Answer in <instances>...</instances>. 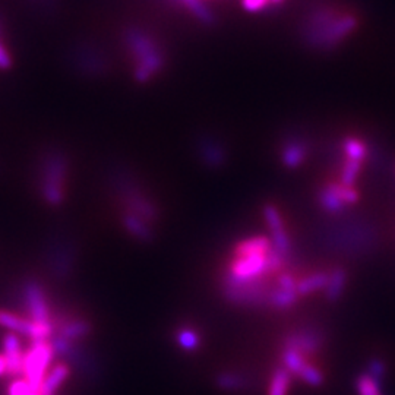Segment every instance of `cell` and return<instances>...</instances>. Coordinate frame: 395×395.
<instances>
[{
    "label": "cell",
    "mask_w": 395,
    "mask_h": 395,
    "mask_svg": "<svg viewBox=\"0 0 395 395\" xmlns=\"http://www.w3.org/2000/svg\"><path fill=\"white\" fill-rule=\"evenodd\" d=\"M357 26V20L350 13L316 10L306 26V40L316 47L330 49L344 40Z\"/></svg>",
    "instance_id": "cell-1"
},
{
    "label": "cell",
    "mask_w": 395,
    "mask_h": 395,
    "mask_svg": "<svg viewBox=\"0 0 395 395\" xmlns=\"http://www.w3.org/2000/svg\"><path fill=\"white\" fill-rule=\"evenodd\" d=\"M54 350L47 341H33V346L24 355V379L40 391L44 378L50 371Z\"/></svg>",
    "instance_id": "cell-2"
},
{
    "label": "cell",
    "mask_w": 395,
    "mask_h": 395,
    "mask_svg": "<svg viewBox=\"0 0 395 395\" xmlns=\"http://www.w3.org/2000/svg\"><path fill=\"white\" fill-rule=\"evenodd\" d=\"M0 325L12 332L22 334L33 341H47L52 336L50 322H34L9 312H0Z\"/></svg>",
    "instance_id": "cell-3"
},
{
    "label": "cell",
    "mask_w": 395,
    "mask_h": 395,
    "mask_svg": "<svg viewBox=\"0 0 395 395\" xmlns=\"http://www.w3.org/2000/svg\"><path fill=\"white\" fill-rule=\"evenodd\" d=\"M65 164L61 158H53L47 164V174L44 179V195L50 203H59L62 201V182H63Z\"/></svg>",
    "instance_id": "cell-4"
},
{
    "label": "cell",
    "mask_w": 395,
    "mask_h": 395,
    "mask_svg": "<svg viewBox=\"0 0 395 395\" xmlns=\"http://www.w3.org/2000/svg\"><path fill=\"white\" fill-rule=\"evenodd\" d=\"M25 304L34 322H49V306L38 284L31 283L25 287Z\"/></svg>",
    "instance_id": "cell-5"
},
{
    "label": "cell",
    "mask_w": 395,
    "mask_h": 395,
    "mask_svg": "<svg viewBox=\"0 0 395 395\" xmlns=\"http://www.w3.org/2000/svg\"><path fill=\"white\" fill-rule=\"evenodd\" d=\"M5 347V359L8 363V373L21 375L24 371V351L21 347V341L15 334H8L3 340Z\"/></svg>",
    "instance_id": "cell-6"
},
{
    "label": "cell",
    "mask_w": 395,
    "mask_h": 395,
    "mask_svg": "<svg viewBox=\"0 0 395 395\" xmlns=\"http://www.w3.org/2000/svg\"><path fill=\"white\" fill-rule=\"evenodd\" d=\"M69 376V368L66 364H57L52 368L46 378H44L42 384L40 387L41 395H54L56 391L62 387V384Z\"/></svg>",
    "instance_id": "cell-7"
},
{
    "label": "cell",
    "mask_w": 395,
    "mask_h": 395,
    "mask_svg": "<svg viewBox=\"0 0 395 395\" xmlns=\"http://www.w3.org/2000/svg\"><path fill=\"white\" fill-rule=\"evenodd\" d=\"M328 281H330L328 272H315V274L307 275L297 281V295L306 296L319 288H327Z\"/></svg>",
    "instance_id": "cell-8"
},
{
    "label": "cell",
    "mask_w": 395,
    "mask_h": 395,
    "mask_svg": "<svg viewBox=\"0 0 395 395\" xmlns=\"http://www.w3.org/2000/svg\"><path fill=\"white\" fill-rule=\"evenodd\" d=\"M344 286H346V274L340 270H336L330 275V281L327 286V297L330 300L339 299L341 291L344 290Z\"/></svg>",
    "instance_id": "cell-9"
},
{
    "label": "cell",
    "mask_w": 395,
    "mask_h": 395,
    "mask_svg": "<svg viewBox=\"0 0 395 395\" xmlns=\"http://www.w3.org/2000/svg\"><path fill=\"white\" fill-rule=\"evenodd\" d=\"M288 388H290V378L287 372L277 371L271 378L268 395H287Z\"/></svg>",
    "instance_id": "cell-10"
},
{
    "label": "cell",
    "mask_w": 395,
    "mask_h": 395,
    "mask_svg": "<svg viewBox=\"0 0 395 395\" xmlns=\"http://www.w3.org/2000/svg\"><path fill=\"white\" fill-rule=\"evenodd\" d=\"M88 331H90V327H88L86 322L73 320L62 328V335L66 340H77L81 339V336H84L85 334H88Z\"/></svg>",
    "instance_id": "cell-11"
},
{
    "label": "cell",
    "mask_w": 395,
    "mask_h": 395,
    "mask_svg": "<svg viewBox=\"0 0 395 395\" xmlns=\"http://www.w3.org/2000/svg\"><path fill=\"white\" fill-rule=\"evenodd\" d=\"M125 226L132 234H134V236H137L139 239H150L151 238V231L144 226V223L141 222V218H138L135 215H127L125 218Z\"/></svg>",
    "instance_id": "cell-12"
},
{
    "label": "cell",
    "mask_w": 395,
    "mask_h": 395,
    "mask_svg": "<svg viewBox=\"0 0 395 395\" xmlns=\"http://www.w3.org/2000/svg\"><path fill=\"white\" fill-rule=\"evenodd\" d=\"M182 2L192 10L196 17L205 22V24H211L212 22V13L210 9L205 8V5L201 2V0H182Z\"/></svg>",
    "instance_id": "cell-13"
},
{
    "label": "cell",
    "mask_w": 395,
    "mask_h": 395,
    "mask_svg": "<svg viewBox=\"0 0 395 395\" xmlns=\"http://www.w3.org/2000/svg\"><path fill=\"white\" fill-rule=\"evenodd\" d=\"M344 151L347 154V158L350 160H356V161H362L366 155V148H364V145L357 141V139H347L344 142Z\"/></svg>",
    "instance_id": "cell-14"
},
{
    "label": "cell",
    "mask_w": 395,
    "mask_h": 395,
    "mask_svg": "<svg viewBox=\"0 0 395 395\" xmlns=\"http://www.w3.org/2000/svg\"><path fill=\"white\" fill-rule=\"evenodd\" d=\"M178 343L180 344V347H183L185 350H194L199 346V336L195 331L192 330H189V328H185V330H180L178 332Z\"/></svg>",
    "instance_id": "cell-15"
},
{
    "label": "cell",
    "mask_w": 395,
    "mask_h": 395,
    "mask_svg": "<svg viewBox=\"0 0 395 395\" xmlns=\"http://www.w3.org/2000/svg\"><path fill=\"white\" fill-rule=\"evenodd\" d=\"M9 395H41V392L34 388L25 379H17L9 385Z\"/></svg>",
    "instance_id": "cell-16"
},
{
    "label": "cell",
    "mask_w": 395,
    "mask_h": 395,
    "mask_svg": "<svg viewBox=\"0 0 395 395\" xmlns=\"http://www.w3.org/2000/svg\"><path fill=\"white\" fill-rule=\"evenodd\" d=\"M304 157V151L300 145H290L288 148L284 151L283 158H284V163L290 167H296L302 163V160Z\"/></svg>",
    "instance_id": "cell-17"
},
{
    "label": "cell",
    "mask_w": 395,
    "mask_h": 395,
    "mask_svg": "<svg viewBox=\"0 0 395 395\" xmlns=\"http://www.w3.org/2000/svg\"><path fill=\"white\" fill-rule=\"evenodd\" d=\"M357 391H359V395H379V388L375 382V379L368 375L359 378Z\"/></svg>",
    "instance_id": "cell-18"
},
{
    "label": "cell",
    "mask_w": 395,
    "mask_h": 395,
    "mask_svg": "<svg viewBox=\"0 0 395 395\" xmlns=\"http://www.w3.org/2000/svg\"><path fill=\"white\" fill-rule=\"evenodd\" d=\"M270 5V0H242V6L247 12H259Z\"/></svg>",
    "instance_id": "cell-19"
},
{
    "label": "cell",
    "mask_w": 395,
    "mask_h": 395,
    "mask_svg": "<svg viewBox=\"0 0 395 395\" xmlns=\"http://www.w3.org/2000/svg\"><path fill=\"white\" fill-rule=\"evenodd\" d=\"M6 66H9V57L5 53V50L0 47V68H6Z\"/></svg>",
    "instance_id": "cell-20"
},
{
    "label": "cell",
    "mask_w": 395,
    "mask_h": 395,
    "mask_svg": "<svg viewBox=\"0 0 395 395\" xmlns=\"http://www.w3.org/2000/svg\"><path fill=\"white\" fill-rule=\"evenodd\" d=\"M5 373H8V363L3 355H0V376H3Z\"/></svg>",
    "instance_id": "cell-21"
},
{
    "label": "cell",
    "mask_w": 395,
    "mask_h": 395,
    "mask_svg": "<svg viewBox=\"0 0 395 395\" xmlns=\"http://www.w3.org/2000/svg\"><path fill=\"white\" fill-rule=\"evenodd\" d=\"M284 0H270V3L271 5H280V3H283Z\"/></svg>",
    "instance_id": "cell-22"
}]
</instances>
